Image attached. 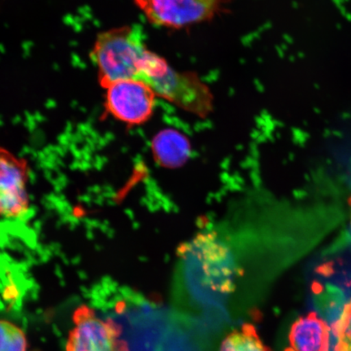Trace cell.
<instances>
[{
    "label": "cell",
    "mask_w": 351,
    "mask_h": 351,
    "mask_svg": "<svg viewBox=\"0 0 351 351\" xmlns=\"http://www.w3.org/2000/svg\"><path fill=\"white\" fill-rule=\"evenodd\" d=\"M151 53L137 25L100 33L91 51L99 84L107 89L117 82L137 80Z\"/></svg>",
    "instance_id": "cell-1"
},
{
    "label": "cell",
    "mask_w": 351,
    "mask_h": 351,
    "mask_svg": "<svg viewBox=\"0 0 351 351\" xmlns=\"http://www.w3.org/2000/svg\"><path fill=\"white\" fill-rule=\"evenodd\" d=\"M147 86L160 97L200 118L214 108V96L207 84L194 72H180L171 66Z\"/></svg>",
    "instance_id": "cell-2"
},
{
    "label": "cell",
    "mask_w": 351,
    "mask_h": 351,
    "mask_svg": "<svg viewBox=\"0 0 351 351\" xmlns=\"http://www.w3.org/2000/svg\"><path fill=\"white\" fill-rule=\"evenodd\" d=\"M150 23L170 29L213 20L225 0H134Z\"/></svg>",
    "instance_id": "cell-3"
},
{
    "label": "cell",
    "mask_w": 351,
    "mask_h": 351,
    "mask_svg": "<svg viewBox=\"0 0 351 351\" xmlns=\"http://www.w3.org/2000/svg\"><path fill=\"white\" fill-rule=\"evenodd\" d=\"M74 326L69 332L65 351H128L121 339L122 328L111 319H102L86 306L73 314Z\"/></svg>",
    "instance_id": "cell-4"
},
{
    "label": "cell",
    "mask_w": 351,
    "mask_h": 351,
    "mask_svg": "<svg viewBox=\"0 0 351 351\" xmlns=\"http://www.w3.org/2000/svg\"><path fill=\"white\" fill-rule=\"evenodd\" d=\"M106 112L129 126L143 125L151 119L157 96L144 82L124 80L107 88Z\"/></svg>",
    "instance_id": "cell-5"
},
{
    "label": "cell",
    "mask_w": 351,
    "mask_h": 351,
    "mask_svg": "<svg viewBox=\"0 0 351 351\" xmlns=\"http://www.w3.org/2000/svg\"><path fill=\"white\" fill-rule=\"evenodd\" d=\"M27 162L0 147V217L15 219L29 208Z\"/></svg>",
    "instance_id": "cell-6"
},
{
    "label": "cell",
    "mask_w": 351,
    "mask_h": 351,
    "mask_svg": "<svg viewBox=\"0 0 351 351\" xmlns=\"http://www.w3.org/2000/svg\"><path fill=\"white\" fill-rule=\"evenodd\" d=\"M330 329L315 313L295 320L289 330L285 351H328Z\"/></svg>",
    "instance_id": "cell-7"
},
{
    "label": "cell",
    "mask_w": 351,
    "mask_h": 351,
    "mask_svg": "<svg viewBox=\"0 0 351 351\" xmlns=\"http://www.w3.org/2000/svg\"><path fill=\"white\" fill-rule=\"evenodd\" d=\"M152 150L156 163L166 169H178L191 156V145L186 135L173 129L161 130L152 139Z\"/></svg>",
    "instance_id": "cell-8"
},
{
    "label": "cell",
    "mask_w": 351,
    "mask_h": 351,
    "mask_svg": "<svg viewBox=\"0 0 351 351\" xmlns=\"http://www.w3.org/2000/svg\"><path fill=\"white\" fill-rule=\"evenodd\" d=\"M219 351H271L263 344L256 328L244 324L232 330L221 342Z\"/></svg>",
    "instance_id": "cell-9"
},
{
    "label": "cell",
    "mask_w": 351,
    "mask_h": 351,
    "mask_svg": "<svg viewBox=\"0 0 351 351\" xmlns=\"http://www.w3.org/2000/svg\"><path fill=\"white\" fill-rule=\"evenodd\" d=\"M313 291L317 298L320 309L326 311L332 317L337 315L340 317V306L343 300V295L339 288L315 282L313 285Z\"/></svg>",
    "instance_id": "cell-10"
},
{
    "label": "cell",
    "mask_w": 351,
    "mask_h": 351,
    "mask_svg": "<svg viewBox=\"0 0 351 351\" xmlns=\"http://www.w3.org/2000/svg\"><path fill=\"white\" fill-rule=\"evenodd\" d=\"M26 350L27 340L22 329L7 320H0V351Z\"/></svg>",
    "instance_id": "cell-11"
},
{
    "label": "cell",
    "mask_w": 351,
    "mask_h": 351,
    "mask_svg": "<svg viewBox=\"0 0 351 351\" xmlns=\"http://www.w3.org/2000/svg\"><path fill=\"white\" fill-rule=\"evenodd\" d=\"M333 335L337 339L335 351H351V302L343 307L339 319L332 324Z\"/></svg>",
    "instance_id": "cell-12"
},
{
    "label": "cell",
    "mask_w": 351,
    "mask_h": 351,
    "mask_svg": "<svg viewBox=\"0 0 351 351\" xmlns=\"http://www.w3.org/2000/svg\"><path fill=\"white\" fill-rule=\"evenodd\" d=\"M350 205H351V199H350Z\"/></svg>",
    "instance_id": "cell-13"
}]
</instances>
